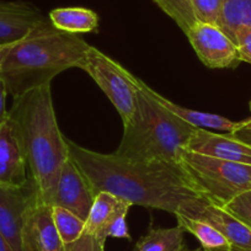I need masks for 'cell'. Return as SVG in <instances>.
Instances as JSON below:
<instances>
[{
  "mask_svg": "<svg viewBox=\"0 0 251 251\" xmlns=\"http://www.w3.org/2000/svg\"><path fill=\"white\" fill-rule=\"evenodd\" d=\"M89 47L80 36L58 30L47 19L14 45L0 76L9 95L15 99L50 84L62 72L79 68Z\"/></svg>",
  "mask_w": 251,
  "mask_h": 251,
  "instance_id": "cell-3",
  "label": "cell"
},
{
  "mask_svg": "<svg viewBox=\"0 0 251 251\" xmlns=\"http://www.w3.org/2000/svg\"><path fill=\"white\" fill-rule=\"evenodd\" d=\"M68 142L69 158L88 178L95 196L108 192L132 206L180 213L206 199L181 164L163 160L141 161L102 154Z\"/></svg>",
  "mask_w": 251,
  "mask_h": 251,
  "instance_id": "cell-1",
  "label": "cell"
},
{
  "mask_svg": "<svg viewBox=\"0 0 251 251\" xmlns=\"http://www.w3.org/2000/svg\"><path fill=\"white\" fill-rule=\"evenodd\" d=\"M186 149L221 160L251 165V146L234 138L229 133L218 134L208 129L196 128Z\"/></svg>",
  "mask_w": 251,
  "mask_h": 251,
  "instance_id": "cell-13",
  "label": "cell"
},
{
  "mask_svg": "<svg viewBox=\"0 0 251 251\" xmlns=\"http://www.w3.org/2000/svg\"><path fill=\"white\" fill-rule=\"evenodd\" d=\"M36 201L37 191L32 180L24 187H0V234L14 251H26V226Z\"/></svg>",
  "mask_w": 251,
  "mask_h": 251,
  "instance_id": "cell-7",
  "label": "cell"
},
{
  "mask_svg": "<svg viewBox=\"0 0 251 251\" xmlns=\"http://www.w3.org/2000/svg\"><path fill=\"white\" fill-rule=\"evenodd\" d=\"M94 200L95 194L91 190L88 178L69 158L60 170L50 204L68 209L83 221H86Z\"/></svg>",
  "mask_w": 251,
  "mask_h": 251,
  "instance_id": "cell-10",
  "label": "cell"
},
{
  "mask_svg": "<svg viewBox=\"0 0 251 251\" xmlns=\"http://www.w3.org/2000/svg\"><path fill=\"white\" fill-rule=\"evenodd\" d=\"M195 129L164 108L139 85L136 113L125 126L122 141L115 154L132 160L181 164L182 151Z\"/></svg>",
  "mask_w": 251,
  "mask_h": 251,
  "instance_id": "cell-4",
  "label": "cell"
},
{
  "mask_svg": "<svg viewBox=\"0 0 251 251\" xmlns=\"http://www.w3.org/2000/svg\"><path fill=\"white\" fill-rule=\"evenodd\" d=\"M175 217L177 219V226H180L187 233L192 234L200 241L203 250L233 251V246L230 245L228 239L208 222L190 218L182 214H177Z\"/></svg>",
  "mask_w": 251,
  "mask_h": 251,
  "instance_id": "cell-18",
  "label": "cell"
},
{
  "mask_svg": "<svg viewBox=\"0 0 251 251\" xmlns=\"http://www.w3.org/2000/svg\"><path fill=\"white\" fill-rule=\"evenodd\" d=\"M139 85H141V88L143 89L149 96H151L156 102L160 103L164 108L170 111V112L174 113L176 117H178L180 120H182L183 122L192 126L195 128H213L218 129V131L233 133V132H235L241 125V122H235V121H231L229 120V118L223 117V116L214 115V113L208 112H201V111L196 110H190V108L176 105V103L171 102L170 100H168V99H165L164 96H161L159 93H156L155 90H153L151 86H148L146 83H143L141 79H139Z\"/></svg>",
  "mask_w": 251,
  "mask_h": 251,
  "instance_id": "cell-16",
  "label": "cell"
},
{
  "mask_svg": "<svg viewBox=\"0 0 251 251\" xmlns=\"http://www.w3.org/2000/svg\"><path fill=\"white\" fill-rule=\"evenodd\" d=\"M240 122H241V125H240V127H239V128H251V117L248 118V120L240 121Z\"/></svg>",
  "mask_w": 251,
  "mask_h": 251,
  "instance_id": "cell-31",
  "label": "cell"
},
{
  "mask_svg": "<svg viewBox=\"0 0 251 251\" xmlns=\"http://www.w3.org/2000/svg\"><path fill=\"white\" fill-rule=\"evenodd\" d=\"M183 251H186V250H183ZM194 251H206V250H203V249H197V250H194Z\"/></svg>",
  "mask_w": 251,
  "mask_h": 251,
  "instance_id": "cell-33",
  "label": "cell"
},
{
  "mask_svg": "<svg viewBox=\"0 0 251 251\" xmlns=\"http://www.w3.org/2000/svg\"><path fill=\"white\" fill-rule=\"evenodd\" d=\"M224 208L251 228V190L239 195Z\"/></svg>",
  "mask_w": 251,
  "mask_h": 251,
  "instance_id": "cell-24",
  "label": "cell"
},
{
  "mask_svg": "<svg viewBox=\"0 0 251 251\" xmlns=\"http://www.w3.org/2000/svg\"><path fill=\"white\" fill-rule=\"evenodd\" d=\"M181 165L208 201L224 207L251 190V165L182 151Z\"/></svg>",
  "mask_w": 251,
  "mask_h": 251,
  "instance_id": "cell-5",
  "label": "cell"
},
{
  "mask_svg": "<svg viewBox=\"0 0 251 251\" xmlns=\"http://www.w3.org/2000/svg\"><path fill=\"white\" fill-rule=\"evenodd\" d=\"M52 213L58 234L64 245L74 243L83 235L85 221L79 218L76 214L66 208L55 206H52Z\"/></svg>",
  "mask_w": 251,
  "mask_h": 251,
  "instance_id": "cell-21",
  "label": "cell"
},
{
  "mask_svg": "<svg viewBox=\"0 0 251 251\" xmlns=\"http://www.w3.org/2000/svg\"><path fill=\"white\" fill-rule=\"evenodd\" d=\"M217 25L231 40L241 28H251V0H223Z\"/></svg>",
  "mask_w": 251,
  "mask_h": 251,
  "instance_id": "cell-20",
  "label": "cell"
},
{
  "mask_svg": "<svg viewBox=\"0 0 251 251\" xmlns=\"http://www.w3.org/2000/svg\"><path fill=\"white\" fill-rule=\"evenodd\" d=\"M186 36L199 59L207 68H235L241 62L234 41L216 24L196 21Z\"/></svg>",
  "mask_w": 251,
  "mask_h": 251,
  "instance_id": "cell-8",
  "label": "cell"
},
{
  "mask_svg": "<svg viewBox=\"0 0 251 251\" xmlns=\"http://www.w3.org/2000/svg\"><path fill=\"white\" fill-rule=\"evenodd\" d=\"M0 251H14V249L10 246V244L6 241V239L4 238L1 234H0Z\"/></svg>",
  "mask_w": 251,
  "mask_h": 251,
  "instance_id": "cell-30",
  "label": "cell"
},
{
  "mask_svg": "<svg viewBox=\"0 0 251 251\" xmlns=\"http://www.w3.org/2000/svg\"><path fill=\"white\" fill-rule=\"evenodd\" d=\"M6 96H8L6 85L0 76V126L5 122L9 116V110H6Z\"/></svg>",
  "mask_w": 251,
  "mask_h": 251,
  "instance_id": "cell-27",
  "label": "cell"
},
{
  "mask_svg": "<svg viewBox=\"0 0 251 251\" xmlns=\"http://www.w3.org/2000/svg\"><path fill=\"white\" fill-rule=\"evenodd\" d=\"M233 251H240V250H234V249H233Z\"/></svg>",
  "mask_w": 251,
  "mask_h": 251,
  "instance_id": "cell-35",
  "label": "cell"
},
{
  "mask_svg": "<svg viewBox=\"0 0 251 251\" xmlns=\"http://www.w3.org/2000/svg\"><path fill=\"white\" fill-rule=\"evenodd\" d=\"M31 181L18 128L10 116L0 126V187H24Z\"/></svg>",
  "mask_w": 251,
  "mask_h": 251,
  "instance_id": "cell-12",
  "label": "cell"
},
{
  "mask_svg": "<svg viewBox=\"0 0 251 251\" xmlns=\"http://www.w3.org/2000/svg\"><path fill=\"white\" fill-rule=\"evenodd\" d=\"M9 116L18 128L37 199L50 203L60 170L69 159L68 139L58 127L50 84L14 99Z\"/></svg>",
  "mask_w": 251,
  "mask_h": 251,
  "instance_id": "cell-2",
  "label": "cell"
},
{
  "mask_svg": "<svg viewBox=\"0 0 251 251\" xmlns=\"http://www.w3.org/2000/svg\"><path fill=\"white\" fill-rule=\"evenodd\" d=\"M25 243L26 251H63L64 244L58 234L50 203L37 199L28 216Z\"/></svg>",
  "mask_w": 251,
  "mask_h": 251,
  "instance_id": "cell-15",
  "label": "cell"
},
{
  "mask_svg": "<svg viewBox=\"0 0 251 251\" xmlns=\"http://www.w3.org/2000/svg\"><path fill=\"white\" fill-rule=\"evenodd\" d=\"M234 43L236 45L241 62L251 64V28H241L234 36Z\"/></svg>",
  "mask_w": 251,
  "mask_h": 251,
  "instance_id": "cell-25",
  "label": "cell"
},
{
  "mask_svg": "<svg viewBox=\"0 0 251 251\" xmlns=\"http://www.w3.org/2000/svg\"><path fill=\"white\" fill-rule=\"evenodd\" d=\"M96 251H105V246L103 245H101V244H99V246H98V250Z\"/></svg>",
  "mask_w": 251,
  "mask_h": 251,
  "instance_id": "cell-32",
  "label": "cell"
},
{
  "mask_svg": "<svg viewBox=\"0 0 251 251\" xmlns=\"http://www.w3.org/2000/svg\"><path fill=\"white\" fill-rule=\"evenodd\" d=\"M79 68L89 74L110 99L122 120L123 127L128 125L137 110L139 79L93 46L89 47Z\"/></svg>",
  "mask_w": 251,
  "mask_h": 251,
  "instance_id": "cell-6",
  "label": "cell"
},
{
  "mask_svg": "<svg viewBox=\"0 0 251 251\" xmlns=\"http://www.w3.org/2000/svg\"><path fill=\"white\" fill-rule=\"evenodd\" d=\"M234 137V138L239 139V141L244 142V143L251 146V128H239L233 133H229Z\"/></svg>",
  "mask_w": 251,
  "mask_h": 251,
  "instance_id": "cell-28",
  "label": "cell"
},
{
  "mask_svg": "<svg viewBox=\"0 0 251 251\" xmlns=\"http://www.w3.org/2000/svg\"><path fill=\"white\" fill-rule=\"evenodd\" d=\"M45 20L47 18L32 4L0 1V45L21 41Z\"/></svg>",
  "mask_w": 251,
  "mask_h": 251,
  "instance_id": "cell-14",
  "label": "cell"
},
{
  "mask_svg": "<svg viewBox=\"0 0 251 251\" xmlns=\"http://www.w3.org/2000/svg\"><path fill=\"white\" fill-rule=\"evenodd\" d=\"M190 3L196 21L217 25L223 0H190Z\"/></svg>",
  "mask_w": 251,
  "mask_h": 251,
  "instance_id": "cell-23",
  "label": "cell"
},
{
  "mask_svg": "<svg viewBox=\"0 0 251 251\" xmlns=\"http://www.w3.org/2000/svg\"><path fill=\"white\" fill-rule=\"evenodd\" d=\"M154 3L176 23L186 35L190 27L196 23L190 0H153Z\"/></svg>",
  "mask_w": 251,
  "mask_h": 251,
  "instance_id": "cell-22",
  "label": "cell"
},
{
  "mask_svg": "<svg viewBox=\"0 0 251 251\" xmlns=\"http://www.w3.org/2000/svg\"><path fill=\"white\" fill-rule=\"evenodd\" d=\"M249 106H250V111H251V101H250V103H249Z\"/></svg>",
  "mask_w": 251,
  "mask_h": 251,
  "instance_id": "cell-34",
  "label": "cell"
},
{
  "mask_svg": "<svg viewBox=\"0 0 251 251\" xmlns=\"http://www.w3.org/2000/svg\"><path fill=\"white\" fill-rule=\"evenodd\" d=\"M99 243L93 235L83 234L76 241L71 244H66L63 251H96Z\"/></svg>",
  "mask_w": 251,
  "mask_h": 251,
  "instance_id": "cell-26",
  "label": "cell"
},
{
  "mask_svg": "<svg viewBox=\"0 0 251 251\" xmlns=\"http://www.w3.org/2000/svg\"><path fill=\"white\" fill-rule=\"evenodd\" d=\"M19 42V41H18ZM16 43V42H15ZM15 43H6V45H0V71L3 68L4 62H5L6 57H8L9 52L11 50V48L14 47Z\"/></svg>",
  "mask_w": 251,
  "mask_h": 251,
  "instance_id": "cell-29",
  "label": "cell"
},
{
  "mask_svg": "<svg viewBox=\"0 0 251 251\" xmlns=\"http://www.w3.org/2000/svg\"><path fill=\"white\" fill-rule=\"evenodd\" d=\"M178 214L208 222L228 239L234 250L251 251V228L224 207L202 199L183 208Z\"/></svg>",
  "mask_w": 251,
  "mask_h": 251,
  "instance_id": "cell-11",
  "label": "cell"
},
{
  "mask_svg": "<svg viewBox=\"0 0 251 251\" xmlns=\"http://www.w3.org/2000/svg\"><path fill=\"white\" fill-rule=\"evenodd\" d=\"M185 233L180 226L151 229L139 239L133 251H183Z\"/></svg>",
  "mask_w": 251,
  "mask_h": 251,
  "instance_id": "cell-19",
  "label": "cell"
},
{
  "mask_svg": "<svg viewBox=\"0 0 251 251\" xmlns=\"http://www.w3.org/2000/svg\"><path fill=\"white\" fill-rule=\"evenodd\" d=\"M131 207L132 203L121 197L108 192H100L95 196L85 221L84 234L93 235L103 246L107 238L132 240L127 226V214Z\"/></svg>",
  "mask_w": 251,
  "mask_h": 251,
  "instance_id": "cell-9",
  "label": "cell"
},
{
  "mask_svg": "<svg viewBox=\"0 0 251 251\" xmlns=\"http://www.w3.org/2000/svg\"><path fill=\"white\" fill-rule=\"evenodd\" d=\"M50 21L58 30L69 33L96 32L99 28V15L85 8H58L50 13Z\"/></svg>",
  "mask_w": 251,
  "mask_h": 251,
  "instance_id": "cell-17",
  "label": "cell"
}]
</instances>
